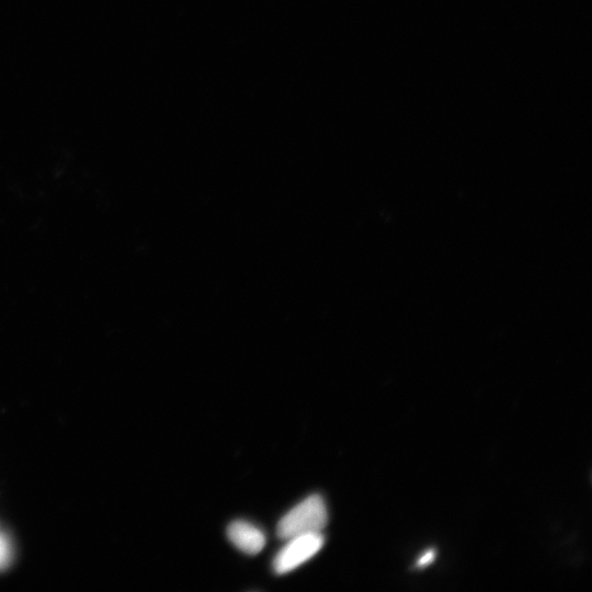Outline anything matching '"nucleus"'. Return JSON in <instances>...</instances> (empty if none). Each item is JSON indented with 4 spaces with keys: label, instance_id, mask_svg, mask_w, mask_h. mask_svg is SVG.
Returning a JSON list of instances; mask_svg holds the SVG:
<instances>
[{
    "label": "nucleus",
    "instance_id": "5",
    "mask_svg": "<svg viewBox=\"0 0 592 592\" xmlns=\"http://www.w3.org/2000/svg\"><path fill=\"white\" fill-rule=\"evenodd\" d=\"M437 552L435 550H429L419 557L416 563L417 568H423L430 565L436 560Z\"/></svg>",
    "mask_w": 592,
    "mask_h": 592
},
{
    "label": "nucleus",
    "instance_id": "4",
    "mask_svg": "<svg viewBox=\"0 0 592 592\" xmlns=\"http://www.w3.org/2000/svg\"><path fill=\"white\" fill-rule=\"evenodd\" d=\"M13 559V549L5 535L0 533V571L5 569Z\"/></svg>",
    "mask_w": 592,
    "mask_h": 592
},
{
    "label": "nucleus",
    "instance_id": "3",
    "mask_svg": "<svg viewBox=\"0 0 592 592\" xmlns=\"http://www.w3.org/2000/svg\"><path fill=\"white\" fill-rule=\"evenodd\" d=\"M227 537L238 550L248 555H257L266 545L265 533L246 521L231 523L227 528Z\"/></svg>",
    "mask_w": 592,
    "mask_h": 592
},
{
    "label": "nucleus",
    "instance_id": "2",
    "mask_svg": "<svg viewBox=\"0 0 592 592\" xmlns=\"http://www.w3.org/2000/svg\"><path fill=\"white\" fill-rule=\"evenodd\" d=\"M288 544L273 560V571L278 575L288 574L321 551L325 539L322 533L298 535L288 540Z\"/></svg>",
    "mask_w": 592,
    "mask_h": 592
},
{
    "label": "nucleus",
    "instance_id": "1",
    "mask_svg": "<svg viewBox=\"0 0 592 592\" xmlns=\"http://www.w3.org/2000/svg\"><path fill=\"white\" fill-rule=\"evenodd\" d=\"M328 523V512L320 495L307 497L295 506L278 523L277 534L282 540L298 535L322 533Z\"/></svg>",
    "mask_w": 592,
    "mask_h": 592
}]
</instances>
